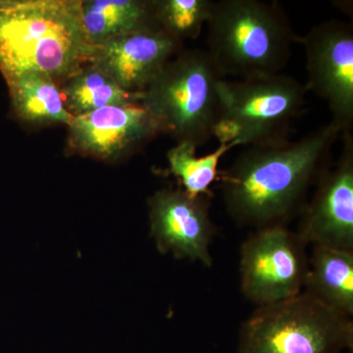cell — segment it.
Returning a JSON list of instances; mask_svg holds the SVG:
<instances>
[{
	"mask_svg": "<svg viewBox=\"0 0 353 353\" xmlns=\"http://www.w3.org/2000/svg\"><path fill=\"white\" fill-rule=\"evenodd\" d=\"M340 138L341 130L330 122L297 141L250 146L221 175L228 214L239 226L255 230L285 225L331 166Z\"/></svg>",
	"mask_w": 353,
	"mask_h": 353,
	"instance_id": "obj_1",
	"label": "cell"
},
{
	"mask_svg": "<svg viewBox=\"0 0 353 353\" xmlns=\"http://www.w3.org/2000/svg\"><path fill=\"white\" fill-rule=\"evenodd\" d=\"M82 1H0V69L6 78L34 72L67 79L94 60Z\"/></svg>",
	"mask_w": 353,
	"mask_h": 353,
	"instance_id": "obj_2",
	"label": "cell"
},
{
	"mask_svg": "<svg viewBox=\"0 0 353 353\" xmlns=\"http://www.w3.org/2000/svg\"><path fill=\"white\" fill-rule=\"evenodd\" d=\"M208 51L221 76L259 78L287 66L296 34L277 2L214 1L206 25Z\"/></svg>",
	"mask_w": 353,
	"mask_h": 353,
	"instance_id": "obj_3",
	"label": "cell"
},
{
	"mask_svg": "<svg viewBox=\"0 0 353 353\" xmlns=\"http://www.w3.org/2000/svg\"><path fill=\"white\" fill-rule=\"evenodd\" d=\"M222 79L208 51H182L145 88L141 105L157 121L160 132L197 148L214 138Z\"/></svg>",
	"mask_w": 353,
	"mask_h": 353,
	"instance_id": "obj_4",
	"label": "cell"
},
{
	"mask_svg": "<svg viewBox=\"0 0 353 353\" xmlns=\"http://www.w3.org/2000/svg\"><path fill=\"white\" fill-rule=\"evenodd\" d=\"M352 347V318L305 292L257 306L239 332L238 353H341Z\"/></svg>",
	"mask_w": 353,
	"mask_h": 353,
	"instance_id": "obj_5",
	"label": "cell"
},
{
	"mask_svg": "<svg viewBox=\"0 0 353 353\" xmlns=\"http://www.w3.org/2000/svg\"><path fill=\"white\" fill-rule=\"evenodd\" d=\"M305 87L292 77L276 75L222 80L214 138L234 146H271L288 139L290 125L305 103Z\"/></svg>",
	"mask_w": 353,
	"mask_h": 353,
	"instance_id": "obj_6",
	"label": "cell"
},
{
	"mask_svg": "<svg viewBox=\"0 0 353 353\" xmlns=\"http://www.w3.org/2000/svg\"><path fill=\"white\" fill-rule=\"evenodd\" d=\"M306 246L299 234L285 225L255 230L241 246L243 296L263 306L303 292L308 271Z\"/></svg>",
	"mask_w": 353,
	"mask_h": 353,
	"instance_id": "obj_7",
	"label": "cell"
},
{
	"mask_svg": "<svg viewBox=\"0 0 353 353\" xmlns=\"http://www.w3.org/2000/svg\"><path fill=\"white\" fill-rule=\"evenodd\" d=\"M305 51L307 83L326 102L341 136L353 126V27L332 19L315 26L301 39Z\"/></svg>",
	"mask_w": 353,
	"mask_h": 353,
	"instance_id": "obj_8",
	"label": "cell"
},
{
	"mask_svg": "<svg viewBox=\"0 0 353 353\" xmlns=\"http://www.w3.org/2000/svg\"><path fill=\"white\" fill-rule=\"evenodd\" d=\"M211 196H192L182 189L155 192L150 201V233L162 254L212 266L210 246L216 228L210 217Z\"/></svg>",
	"mask_w": 353,
	"mask_h": 353,
	"instance_id": "obj_9",
	"label": "cell"
},
{
	"mask_svg": "<svg viewBox=\"0 0 353 353\" xmlns=\"http://www.w3.org/2000/svg\"><path fill=\"white\" fill-rule=\"evenodd\" d=\"M338 161L318 180L296 233L306 245L353 250V138L343 134Z\"/></svg>",
	"mask_w": 353,
	"mask_h": 353,
	"instance_id": "obj_10",
	"label": "cell"
},
{
	"mask_svg": "<svg viewBox=\"0 0 353 353\" xmlns=\"http://www.w3.org/2000/svg\"><path fill=\"white\" fill-rule=\"evenodd\" d=\"M181 43L152 18L136 30L97 46L92 62L124 90L143 92L180 51Z\"/></svg>",
	"mask_w": 353,
	"mask_h": 353,
	"instance_id": "obj_11",
	"label": "cell"
},
{
	"mask_svg": "<svg viewBox=\"0 0 353 353\" xmlns=\"http://www.w3.org/2000/svg\"><path fill=\"white\" fill-rule=\"evenodd\" d=\"M68 126L74 148L102 159L119 157L160 132L154 118L138 103L74 116Z\"/></svg>",
	"mask_w": 353,
	"mask_h": 353,
	"instance_id": "obj_12",
	"label": "cell"
},
{
	"mask_svg": "<svg viewBox=\"0 0 353 353\" xmlns=\"http://www.w3.org/2000/svg\"><path fill=\"white\" fill-rule=\"evenodd\" d=\"M303 292L341 314L353 315V250L313 246Z\"/></svg>",
	"mask_w": 353,
	"mask_h": 353,
	"instance_id": "obj_13",
	"label": "cell"
},
{
	"mask_svg": "<svg viewBox=\"0 0 353 353\" xmlns=\"http://www.w3.org/2000/svg\"><path fill=\"white\" fill-rule=\"evenodd\" d=\"M60 90L65 108L78 116L106 108L138 103L143 92H129L114 81L99 65L90 62L65 79Z\"/></svg>",
	"mask_w": 353,
	"mask_h": 353,
	"instance_id": "obj_14",
	"label": "cell"
},
{
	"mask_svg": "<svg viewBox=\"0 0 353 353\" xmlns=\"http://www.w3.org/2000/svg\"><path fill=\"white\" fill-rule=\"evenodd\" d=\"M7 81L14 108L22 119L32 123H71L74 116L65 108L61 92L50 76L28 72Z\"/></svg>",
	"mask_w": 353,
	"mask_h": 353,
	"instance_id": "obj_15",
	"label": "cell"
},
{
	"mask_svg": "<svg viewBox=\"0 0 353 353\" xmlns=\"http://www.w3.org/2000/svg\"><path fill=\"white\" fill-rule=\"evenodd\" d=\"M83 27L94 46L136 30L152 19L150 4L137 0L82 1Z\"/></svg>",
	"mask_w": 353,
	"mask_h": 353,
	"instance_id": "obj_16",
	"label": "cell"
},
{
	"mask_svg": "<svg viewBox=\"0 0 353 353\" xmlns=\"http://www.w3.org/2000/svg\"><path fill=\"white\" fill-rule=\"evenodd\" d=\"M233 148L231 143H220L215 152L199 157L194 145L176 143L167 154L169 168L190 196H212L210 187L217 179L221 158Z\"/></svg>",
	"mask_w": 353,
	"mask_h": 353,
	"instance_id": "obj_17",
	"label": "cell"
},
{
	"mask_svg": "<svg viewBox=\"0 0 353 353\" xmlns=\"http://www.w3.org/2000/svg\"><path fill=\"white\" fill-rule=\"evenodd\" d=\"M214 1L164 0L150 4L153 19L176 41L196 39L206 27Z\"/></svg>",
	"mask_w": 353,
	"mask_h": 353,
	"instance_id": "obj_18",
	"label": "cell"
}]
</instances>
